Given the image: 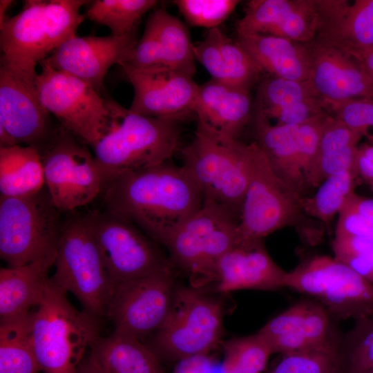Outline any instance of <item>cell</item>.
Instances as JSON below:
<instances>
[{"mask_svg": "<svg viewBox=\"0 0 373 373\" xmlns=\"http://www.w3.org/2000/svg\"><path fill=\"white\" fill-rule=\"evenodd\" d=\"M102 194L106 211L132 222L161 244L202 206L192 175L171 160L119 176Z\"/></svg>", "mask_w": 373, "mask_h": 373, "instance_id": "cell-1", "label": "cell"}, {"mask_svg": "<svg viewBox=\"0 0 373 373\" xmlns=\"http://www.w3.org/2000/svg\"><path fill=\"white\" fill-rule=\"evenodd\" d=\"M255 142L222 138L196 128L180 149L182 165L198 184L202 205L216 207L238 222L249 183Z\"/></svg>", "mask_w": 373, "mask_h": 373, "instance_id": "cell-2", "label": "cell"}, {"mask_svg": "<svg viewBox=\"0 0 373 373\" xmlns=\"http://www.w3.org/2000/svg\"><path fill=\"white\" fill-rule=\"evenodd\" d=\"M97 320L76 309L66 292L49 279L43 300L32 312V343L41 371L76 373L100 337Z\"/></svg>", "mask_w": 373, "mask_h": 373, "instance_id": "cell-3", "label": "cell"}, {"mask_svg": "<svg viewBox=\"0 0 373 373\" xmlns=\"http://www.w3.org/2000/svg\"><path fill=\"white\" fill-rule=\"evenodd\" d=\"M180 123L128 109L119 123L92 147L104 187L120 175L170 160L180 148Z\"/></svg>", "mask_w": 373, "mask_h": 373, "instance_id": "cell-4", "label": "cell"}, {"mask_svg": "<svg viewBox=\"0 0 373 373\" xmlns=\"http://www.w3.org/2000/svg\"><path fill=\"white\" fill-rule=\"evenodd\" d=\"M35 82L50 114L77 138L94 146L123 119L128 109L90 84L51 67L44 60Z\"/></svg>", "mask_w": 373, "mask_h": 373, "instance_id": "cell-5", "label": "cell"}, {"mask_svg": "<svg viewBox=\"0 0 373 373\" xmlns=\"http://www.w3.org/2000/svg\"><path fill=\"white\" fill-rule=\"evenodd\" d=\"M61 212L44 186L37 193L0 197V256L8 267L53 263L62 232Z\"/></svg>", "mask_w": 373, "mask_h": 373, "instance_id": "cell-6", "label": "cell"}, {"mask_svg": "<svg viewBox=\"0 0 373 373\" xmlns=\"http://www.w3.org/2000/svg\"><path fill=\"white\" fill-rule=\"evenodd\" d=\"M53 266L52 283L73 294L84 311L106 316L113 285L85 215H72L64 222Z\"/></svg>", "mask_w": 373, "mask_h": 373, "instance_id": "cell-7", "label": "cell"}, {"mask_svg": "<svg viewBox=\"0 0 373 373\" xmlns=\"http://www.w3.org/2000/svg\"><path fill=\"white\" fill-rule=\"evenodd\" d=\"M221 303L195 287H176L169 314L155 332L151 347L159 356L178 361L209 352L220 342Z\"/></svg>", "mask_w": 373, "mask_h": 373, "instance_id": "cell-8", "label": "cell"}, {"mask_svg": "<svg viewBox=\"0 0 373 373\" xmlns=\"http://www.w3.org/2000/svg\"><path fill=\"white\" fill-rule=\"evenodd\" d=\"M239 242L238 222L216 207L202 205L162 245L198 288L213 282L217 263Z\"/></svg>", "mask_w": 373, "mask_h": 373, "instance_id": "cell-9", "label": "cell"}, {"mask_svg": "<svg viewBox=\"0 0 373 373\" xmlns=\"http://www.w3.org/2000/svg\"><path fill=\"white\" fill-rule=\"evenodd\" d=\"M302 198L274 173L255 142L238 224L239 242L262 240L283 227H298L304 219Z\"/></svg>", "mask_w": 373, "mask_h": 373, "instance_id": "cell-10", "label": "cell"}, {"mask_svg": "<svg viewBox=\"0 0 373 373\" xmlns=\"http://www.w3.org/2000/svg\"><path fill=\"white\" fill-rule=\"evenodd\" d=\"M61 125L39 151L45 186L61 212L73 213L92 202L104 189L94 155Z\"/></svg>", "mask_w": 373, "mask_h": 373, "instance_id": "cell-11", "label": "cell"}, {"mask_svg": "<svg viewBox=\"0 0 373 373\" xmlns=\"http://www.w3.org/2000/svg\"><path fill=\"white\" fill-rule=\"evenodd\" d=\"M113 283L171 269L155 245L132 222L106 210L85 214Z\"/></svg>", "mask_w": 373, "mask_h": 373, "instance_id": "cell-12", "label": "cell"}, {"mask_svg": "<svg viewBox=\"0 0 373 373\" xmlns=\"http://www.w3.org/2000/svg\"><path fill=\"white\" fill-rule=\"evenodd\" d=\"M176 287L171 269L113 286L106 316L114 332L141 339L164 322Z\"/></svg>", "mask_w": 373, "mask_h": 373, "instance_id": "cell-13", "label": "cell"}, {"mask_svg": "<svg viewBox=\"0 0 373 373\" xmlns=\"http://www.w3.org/2000/svg\"><path fill=\"white\" fill-rule=\"evenodd\" d=\"M121 68L133 88L131 112L181 122L193 115L199 88L193 77L166 66Z\"/></svg>", "mask_w": 373, "mask_h": 373, "instance_id": "cell-14", "label": "cell"}, {"mask_svg": "<svg viewBox=\"0 0 373 373\" xmlns=\"http://www.w3.org/2000/svg\"><path fill=\"white\" fill-rule=\"evenodd\" d=\"M7 68H0V123L19 145L38 151L50 140L57 126L44 106L35 82Z\"/></svg>", "mask_w": 373, "mask_h": 373, "instance_id": "cell-15", "label": "cell"}, {"mask_svg": "<svg viewBox=\"0 0 373 373\" xmlns=\"http://www.w3.org/2000/svg\"><path fill=\"white\" fill-rule=\"evenodd\" d=\"M137 31L123 36H75L54 50L44 61L102 93L110 68L115 64L122 66L137 44Z\"/></svg>", "mask_w": 373, "mask_h": 373, "instance_id": "cell-16", "label": "cell"}, {"mask_svg": "<svg viewBox=\"0 0 373 373\" xmlns=\"http://www.w3.org/2000/svg\"><path fill=\"white\" fill-rule=\"evenodd\" d=\"M305 44L310 61L309 80L328 111L347 100L373 97L368 77L351 55L316 39Z\"/></svg>", "mask_w": 373, "mask_h": 373, "instance_id": "cell-17", "label": "cell"}, {"mask_svg": "<svg viewBox=\"0 0 373 373\" xmlns=\"http://www.w3.org/2000/svg\"><path fill=\"white\" fill-rule=\"evenodd\" d=\"M318 28L315 0H251L236 26L237 36L261 35L301 44L313 40Z\"/></svg>", "mask_w": 373, "mask_h": 373, "instance_id": "cell-18", "label": "cell"}, {"mask_svg": "<svg viewBox=\"0 0 373 373\" xmlns=\"http://www.w3.org/2000/svg\"><path fill=\"white\" fill-rule=\"evenodd\" d=\"M46 1L26 0L0 26L1 66L36 78V67L50 55L44 21Z\"/></svg>", "mask_w": 373, "mask_h": 373, "instance_id": "cell-19", "label": "cell"}, {"mask_svg": "<svg viewBox=\"0 0 373 373\" xmlns=\"http://www.w3.org/2000/svg\"><path fill=\"white\" fill-rule=\"evenodd\" d=\"M327 112L309 80L269 76L262 79L253 102L254 124L298 125Z\"/></svg>", "mask_w": 373, "mask_h": 373, "instance_id": "cell-20", "label": "cell"}, {"mask_svg": "<svg viewBox=\"0 0 373 373\" xmlns=\"http://www.w3.org/2000/svg\"><path fill=\"white\" fill-rule=\"evenodd\" d=\"M287 272L270 257L262 240L239 242L218 261L213 282L218 292L275 290L285 287Z\"/></svg>", "mask_w": 373, "mask_h": 373, "instance_id": "cell-21", "label": "cell"}, {"mask_svg": "<svg viewBox=\"0 0 373 373\" xmlns=\"http://www.w3.org/2000/svg\"><path fill=\"white\" fill-rule=\"evenodd\" d=\"M314 39L352 55L373 47V0H315Z\"/></svg>", "mask_w": 373, "mask_h": 373, "instance_id": "cell-22", "label": "cell"}, {"mask_svg": "<svg viewBox=\"0 0 373 373\" xmlns=\"http://www.w3.org/2000/svg\"><path fill=\"white\" fill-rule=\"evenodd\" d=\"M252 111L249 90L211 79L199 86L193 115L197 128L222 138L238 140Z\"/></svg>", "mask_w": 373, "mask_h": 373, "instance_id": "cell-23", "label": "cell"}, {"mask_svg": "<svg viewBox=\"0 0 373 373\" xmlns=\"http://www.w3.org/2000/svg\"><path fill=\"white\" fill-rule=\"evenodd\" d=\"M193 52L212 79L235 87L250 91L263 73L238 41L219 28L209 30L202 41L193 43Z\"/></svg>", "mask_w": 373, "mask_h": 373, "instance_id": "cell-24", "label": "cell"}, {"mask_svg": "<svg viewBox=\"0 0 373 373\" xmlns=\"http://www.w3.org/2000/svg\"><path fill=\"white\" fill-rule=\"evenodd\" d=\"M324 289L318 298L328 313L356 321L373 314V284L334 257L325 256Z\"/></svg>", "mask_w": 373, "mask_h": 373, "instance_id": "cell-25", "label": "cell"}, {"mask_svg": "<svg viewBox=\"0 0 373 373\" xmlns=\"http://www.w3.org/2000/svg\"><path fill=\"white\" fill-rule=\"evenodd\" d=\"M238 43L263 72L293 81L309 78V54L305 44L270 35L237 36Z\"/></svg>", "mask_w": 373, "mask_h": 373, "instance_id": "cell-26", "label": "cell"}, {"mask_svg": "<svg viewBox=\"0 0 373 373\" xmlns=\"http://www.w3.org/2000/svg\"><path fill=\"white\" fill-rule=\"evenodd\" d=\"M53 263L36 261L0 269V322L29 314L43 300Z\"/></svg>", "mask_w": 373, "mask_h": 373, "instance_id": "cell-27", "label": "cell"}, {"mask_svg": "<svg viewBox=\"0 0 373 373\" xmlns=\"http://www.w3.org/2000/svg\"><path fill=\"white\" fill-rule=\"evenodd\" d=\"M362 135L329 116L317 153L305 174L307 186L318 187L328 178L354 171L358 144ZM356 173V172H355Z\"/></svg>", "mask_w": 373, "mask_h": 373, "instance_id": "cell-28", "label": "cell"}, {"mask_svg": "<svg viewBox=\"0 0 373 373\" xmlns=\"http://www.w3.org/2000/svg\"><path fill=\"white\" fill-rule=\"evenodd\" d=\"M256 142L274 173L302 195L307 186L299 165L298 125L254 124Z\"/></svg>", "mask_w": 373, "mask_h": 373, "instance_id": "cell-29", "label": "cell"}, {"mask_svg": "<svg viewBox=\"0 0 373 373\" xmlns=\"http://www.w3.org/2000/svg\"><path fill=\"white\" fill-rule=\"evenodd\" d=\"M90 351L108 373H164L155 352L128 334L100 336Z\"/></svg>", "mask_w": 373, "mask_h": 373, "instance_id": "cell-30", "label": "cell"}, {"mask_svg": "<svg viewBox=\"0 0 373 373\" xmlns=\"http://www.w3.org/2000/svg\"><path fill=\"white\" fill-rule=\"evenodd\" d=\"M45 186L39 151L29 146L0 148V197L30 195Z\"/></svg>", "mask_w": 373, "mask_h": 373, "instance_id": "cell-31", "label": "cell"}, {"mask_svg": "<svg viewBox=\"0 0 373 373\" xmlns=\"http://www.w3.org/2000/svg\"><path fill=\"white\" fill-rule=\"evenodd\" d=\"M144 30L156 38L164 66L191 77L194 75L193 43L187 28L180 20L160 7L149 15Z\"/></svg>", "mask_w": 373, "mask_h": 373, "instance_id": "cell-32", "label": "cell"}, {"mask_svg": "<svg viewBox=\"0 0 373 373\" xmlns=\"http://www.w3.org/2000/svg\"><path fill=\"white\" fill-rule=\"evenodd\" d=\"M32 312L0 322V373L41 371L32 337Z\"/></svg>", "mask_w": 373, "mask_h": 373, "instance_id": "cell-33", "label": "cell"}, {"mask_svg": "<svg viewBox=\"0 0 373 373\" xmlns=\"http://www.w3.org/2000/svg\"><path fill=\"white\" fill-rule=\"evenodd\" d=\"M158 3L155 0H96L86 12L91 21L123 36L137 31L140 20Z\"/></svg>", "mask_w": 373, "mask_h": 373, "instance_id": "cell-34", "label": "cell"}, {"mask_svg": "<svg viewBox=\"0 0 373 373\" xmlns=\"http://www.w3.org/2000/svg\"><path fill=\"white\" fill-rule=\"evenodd\" d=\"M356 176L354 171H347L326 179L313 196L302 198L304 213L328 225L354 193Z\"/></svg>", "mask_w": 373, "mask_h": 373, "instance_id": "cell-35", "label": "cell"}, {"mask_svg": "<svg viewBox=\"0 0 373 373\" xmlns=\"http://www.w3.org/2000/svg\"><path fill=\"white\" fill-rule=\"evenodd\" d=\"M224 354L222 373H263L273 352L256 333L227 341Z\"/></svg>", "mask_w": 373, "mask_h": 373, "instance_id": "cell-36", "label": "cell"}, {"mask_svg": "<svg viewBox=\"0 0 373 373\" xmlns=\"http://www.w3.org/2000/svg\"><path fill=\"white\" fill-rule=\"evenodd\" d=\"M88 2L85 0L46 1L44 21L50 55L65 41L76 36V30L85 18L79 10Z\"/></svg>", "mask_w": 373, "mask_h": 373, "instance_id": "cell-37", "label": "cell"}, {"mask_svg": "<svg viewBox=\"0 0 373 373\" xmlns=\"http://www.w3.org/2000/svg\"><path fill=\"white\" fill-rule=\"evenodd\" d=\"M271 373H341L338 348L330 340L309 350L283 354Z\"/></svg>", "mask_w": 373, "mask_h": 373, "instance_id": "cell-38", "label": "cell"}, {"mask_svg": "<svg viewBox=\"0 0 373 373\" xmlns=\"http://www.w3.org/2000/svg\"><path fill=\"white\" fill-rule=\"evenodd\" d=\"M334 258L373 284V241L351 236L336 235L332 241Z\"/></svg>", "mask_w": 373, "mask_h": 373, "instance_id": "cell-39", "label": "cell"}, {"mask_svg": "<svg viewBox=\"0 0 373 373\" xmlns=\"http://www.w3.org/2000/svg\"><path fill=\"white\" fill-rule=\"evenodd\" d=\"M193 26L209 30L218 28L232 13L237 0H175L173 1Z\"/></svg>", "mask_w": 373, "mask_h": 373, "instance_id": "cell-40", "label": "cell"}, {"mask_svg": "<svg viewBox=\"0 0 373 373\" xmlns=\"http://www.w3.org/2000/svg\"><path fill=\"white\" fill-rule=\"evenodd\" d=\"M346 343L347 373H363L373 367V314L356 321Z\"/></svg>", "mask_w": 373, "mask_h": 373, "instance_id": "cell-41", "label": "cell"}, {"mask_svg": "<svg viewBox=\"0 0 373 373\" xmlns=\"http://www.w3.org/2000/svg\"><path fill=\"white\" fill-rule=\"evenodd\" d=\"M329 113L362 136L373 128V97L347 100L331 106Z\"/></svg>", "mask_w": 373, "mask_h": 373, "instance_id": "cell-42", "label": "cell"}, {"mask_svg": "<svg viewBox=\"0 0 373 373\" xmlns=\"http://www.w3.org/2000/svg\"><path fill=\"white\" fill-rule=\"evenodd\" d=\"M307 302L295 304L268 321L257 332L265 340H270L302 327L308 307Z\"/></svg>", "mask_w": 373, "mask_h": 373, "instance_id": "cell-43", "label": "cell"}, {"mask_svg": "<svg viewBox=\"0 0 373 373\" xmlns=\"http://www.w3.org/2000/svg\"><path fill=\"white\" fill-rule=\"evenodd\" d=\"M302 329L314 347L322 345L330 341L329 319L327 309L319 304L309 303Z\"/></svg>", "mask_w": 373, "mask_h": 373, "instance_id": "cell-44", "label": "cell"}, {"mask_svg": "<svg viewBox=\"0 0 373 373\" xmlns=\"http://www.w3.org/2000/svg\"><path fill=\"white\" fill-rule=\"evenodd\" d=\"M335 234L356 236L373 241V219L342 209L338 213Z\"/></svg>", "mask_w": 373, "mask_h": 373, "instance_id": "cell-45", "label": "cell"}, {"mask_svg": "<svg viewBox=\"0 0 373 373\" xmlns=\"http://www.w3.org/2000/svg\"><path fill=\"white\" fill-rule=\"evenodd\" d=\"M265 341L269 344L273 354H286L315 347L311 345L306 338L302 327Z\"/></svg>", "mask_w": 373, "mask_h": 373, "instance_id": "cell-46", "label": "cell"}, {"mask_svg": "<svg viewBox=\"0 0 373 373\" xmlns=\"http://www.w3.org/2000/svg\"><path fill=\"white\" fill-rule=\"evenodd\" d=\"M355 172L373 190V144L358 146L355 158Z\"/></svg>", "mask_w": 373, "mask_h": 373, "instance_id": "cell-47", "label": "cell"}, {"mask_svg": "<svg viewBox=\"0 0 373 373\" xmlns=\"http://www.w3.org/2000/svg\"><path fill=\"white\" fill-rule=\"evenodd\" d=\"M172 373H214L213 359L209 354L182 358L176 361Z\"/></svg>", "mask_w": 373, "mask_h": 373, "instance_id": "cell-48", "label": "cell"}, {"mask_svg": "<svg viewBox=\"0 0 373 373\" xmlns=\"http://www.w3.org/2000/svg\"><path fill=\"white\" fill-rule=\"evenodd\" d=\"M343 209L361 217L373 219V198L361 197L354 192L348 197Z\"/></svg>", "mask_w": 373, "mask_h": 373, "instance_id": "cell-49", "label": "cell"}, {"mask_svg": "<svg viewBox=\"0 0 373 373\" xmlns=\"http://www.w3.org/2000/svg\"><path fill=\"white\" fill-rule=\"evenodd\" d=\"M351 56L359 64L373 88V47Z\"/></svg>", "mask_w": 373, "mask_h": 373, "instance_id": "cell-50", "label": "cell"}, {"mask_svg": "<svg viewBox=\"0 0 373 373\" xmlns=\"http://www.w3.org/2000/svg\"><path fill=\"white\" fill-rule=\"evenodd\" d=\"M76 373H108L90 351L79 365Z\"/></svg>", "mask_w": 373, "mask_h": 373, "instance_id": "cell-51", "label": "cell"}, {"mask_svg": "<svg viewBox=\"0 0 373 373\" xmlns=\"http://www.w3.org/2000/svg\"><path fill=\"white\" fill-rule=\"evenodd\" d=\"M15 145L19 144L6 127L0 123V148H7Z\"/></svg>", "mask_w": 373, "mask_h": 373, "instance_id": "cell-52", "label": "cell"}, {"mask_svg": "<svg viewBox=\"0 0 373 373\" xmlns=\"http://www.w3.org/2000/svg\"><path fill=\"white\" fill-rule=\"evenodd\" d=\"M11 0H1L0 1V26L2 25L6 20V10L9 6L12 3Z\"/></svg>", "mask_w": 373, "mask_h": 373, "instance_id": "cell-53", "label": "cell"}, {"mask_svg": "<svg viewBox=\"0 0 373 373\" xmlns=\"http://www.w3.org/2000/svg\"><path fill=\"white\" fill-rule=\"evenodd\" d=\"M363 373H373V367L368 369L367 370H366L365 372H364Z\"/></svg>", "mask_w": 373, "mask_h": 373, "instance_id": "cell-54", "label": "cell"}]
</instances>
